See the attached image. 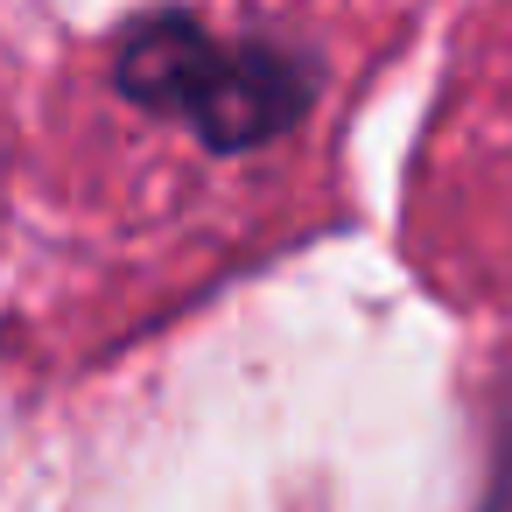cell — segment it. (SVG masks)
Masks as SVG:
<instances>
[{"mask_svg": "<svg viewBox=\"0 0 512 512\" xmlns=\"http://www.w3.org/2000/svg\"><path fill=\"white\" fill-rule=\"evenodd\" d=\"M113 78L134 106L183 120L218 155L267 148L316 106V71L302 57L274 43H218L197 15L176 8L141 15L120 36Z\"/></svg>", "mask_w": 512, "mask_h": 512, "instance_id": "cell-1", "label": "cell"}]
</instances>
